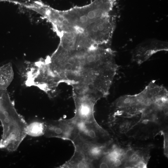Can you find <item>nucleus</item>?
<instances>
[{"label":"nucleus","instance_id":"9","mask_svg":"<svg viewBox=\"0 0 168 168\" xmlns=\"http://www.w3.org/2000/svg\"><path fill=\"white\" fill-rule=\"evenodd\" d=\"M12 64L8 63L0 67V90H6L14 77Z\"/></svg>","mask_w":168,"mask_h":168},{"label":"nucleus","instance_id":"13","mask_svg":"<svg viewBox=\"0 0 168 168\" xmlns=\"http://www.w3.org/2000/svg\"><path fill=\"white\" fill-rule=\"evenodd\" d=\"M5 90L2 91L0 90V97L2 96L3 92Z\"/></svg>","mask_w":168,"mask_h":168},{"label":"nucleus","instance_id":"4","mask_svg":"<svg viewBox=\"0 0 168 168\" xmlns=\"http://www.w3.org/2000/svg\"><path fill=\"white\" fill-rule=\"evenodd\" d=\"M44 135L57 138L71 142L78 135L76 124L72 118L50 120L44 122Z\"/></svg>","mask_w":168,"mask_h":168},{"label":"nucleus","instance_id":"2","mask_svg":"<svg viewBox=\"0 0 168 168\" xmlns=\"http://www.w3.org/2000/svg\"><path fill=\"white\" fill-rule=\"evenodd\" d=\"M0 121L3 128L0 148L16 151L27 135L28 124L16 111L6 90L0 97Z\"/></svg>","mask_w":168,"mask_h":168},{"label":"nucleus","instance_id":"5","mask_svg":"<svg viewBox=\"0 0 168 168\" xmlns=\"http://www.w3.org/2000/svg\"><path fill=\"white\" fill-rule=\"evenodd\" d=\"M72 142L74 151L79 152L93 161L96 167L97 161L103 156L108 149L110 142H96L81 138L78 135Z\"/></svg>","mask_w":168,"mask_h":168},{"label":"nucleus","instance_id":"3","mask_svg":"<svg viewBox=\"0 0 168 168\" xmlns=\"http://www.w3.org/2000/svg\"><path fill=\"white\" fill-rule=\"evenodd\" d=\"M72 97L75 106V114L72 118L75 123H96L94 108L102 96L96 90L88 87L72 88Z\"/></svg>","mask_w":168,"mask_h":168},{"label":"nucleus","instance_id":"6","mask_svg":"<svg viewBox=\"0 0 168 168\" xmlns=\"http://www.w3.org/2000/svg\"><path fill=\"white\" fill-rule=\"evenodd\" d=\"M167 50V44L164 42L153 41L147 42L141 44L135 48L132 54V59L140 64L157 52Z\"/></svg>","mask_w":168,"mask_h":168},{"label":"nucleus","instance_id":"12","mask_svg":"<svg viewBox=\"0 0 168 168\" xmlns=\"http://www.w3.org/2000/svg\"><path fill=\"white\" fill-rule=\"evenodd\" d=\"M8 2L16 4L17 2V0H0V2Z\"/></svg>","mask_w":168,"mask_h":168},{"label":"nucleus","instance_id":"10","mask_svg":"<svg viewBox=\"0 0 168 168\" xmlns=\"http://www.w3.org/2000/svg\"><path fill=\"white\" fill-rule=\"evenodd\" d=\"M44 122H33L28 125L26 129L27 135L32 137H37L44 135Z\"/></svg>","mask_w":168,"mask_h":168},{"label":"nucleus","instance_id":"11","mask_svg":"<svg viewBox=\"0 0 168 168\" xmlns=\"http://www.w3.org/2000/svg\"><path fill=\"white\" fill-rule=\"evenodd\" d=\"M160 132L163 135L164 138V149L165 155L168 157V137L167 133L161 131Z\"/></svg>","mask_w":168,"mask_h":168},{"label":"nucleus","instance_id":"1","mask_svg":"<svg viewBox=\"0 0 168 168\" xmlns=\"http://www.w3.org/2000/svg\"><path fill=\"white\" fill-rule=\"evenodd\" d=\"M114 51L108 46H93L67 50L58 46L49 56L48 65L60 83L72 88L88 87L106 97L119 66Z\"/></svg>","mask_w":168,"mask_h":168},{"label":"nucleus","instance_id":"8","mask_svg":"<svg viewBox=\"0 0 168 168\" xmlns=\"http://www.w3.org/2000/svg\"><path fill=\"white\" fill-rule=\"evenodd\" d=\"M145 155L140 150L135 151L132 148L125 151L124 162L125 167H135L137 164L141 161L147 162Z\"/></svg>","mask_w":168,"mask_h":168},{"label":"nucleus","instance_id":"7","mask_svg":"<svg viewBox=\"0 0 168 168\" xmlns=\"http://www.w3.org/2000/svg\"><path fill=\"white\" fill-rule=\"evenodd\" d=\"M95 167V164L93 162L82 153L74 151L71 158L58 168H94Z\"/></svg>","mask_w":168,"mask_h":168}]
</instances>
